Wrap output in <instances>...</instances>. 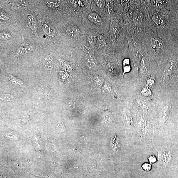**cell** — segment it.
Returning a JSON list of instances; mask_svg holds the SVG:
<instances>
[{"mask_svg": "<svg viewBox=\"0 0 178 178\" xmlns=\"http://www.w3.org/2000/svg\"><path fill=\"white\" fill-rule=\"evenodd\" d=\"M59 27L62 35L72 47L85 46L86 29L83 25L82 17L64 16L61 18Z\"/></svg>", "mask_w": 178, "mask_h": 178, "instance_id": "6da1fadb", "label": "cell"}, {"mask_svg": "<svg viewBox=\"0 0 178 178\" xmlns=\"http://www.w3.org/2000/svg\"><path fill=\"white\" fill-rule=\"evenodd\" d=\"M86 29L91 30L101 34L108 32L111 21L104 13L89 9L82 17Z\"/></svg>", "mask_w": 178, "mask_h": 178, "instance_id": "7a4b0ae2", "label": "cell"}, {"mask_svg": "<svg viewBox=\"0 0 178 178\" xmlns=\"http://www.w3.org/2000/svg\"><path fill=\"white\" fill-rule=\"evenodd\" d=\"M154 142L153 146L158 154L157 168L160 169L166 168L170 165L173 159L172 149L168 145H164L162 141Z\"/></svg>", "mask_w": 178, "mask_h": 178, "instance_id": "3957f363", "label": "cell"}, {"mask_svg": "<svg viewBox=\"0 0 178 178\" xmlns=\"http://www.w3.org/2000/svg\"><path fill=\"white\" fill-rule=\"evenodd\" d=\"M70 4L72 16L82 17L90 8L91 1H67Z\"/></svg>", "mask_w": 178, "mask_h": 178, "instance_id": "277c9868", "label": "cell"}, {"mask_svg": "<svg viewBox=\"0 0 178 178\" xmlns=\"http://www.w3.org/2000/svg\"><path fill=\"white\" fill-rule=\"evenodd\" d=\"M99 33L91 30L86 29L85 46V47L95 53L97 38Z\"/></svg>", "mask_w": 178, "mask_h": 178, "instance_id": "5b68a950", "label": "cell"}, {"mask_svg": "<svg viewBox=\"0 0 178 178\" xmlns=\"http://www.w3.org/2000/svg\"><path fill=\"white\" fill-rule=\"evenodd\" d=\"M120 32V28L118 23L114 20L111 21L107 37L112 46L117 41Z\"/></svg>", "mask_w": 178, "mask_h": 178, "instance_id": "8992f818", "label": "cell"}, {"mask_svg": "<svg viewBox=\"0 0 178 178\" xmlns=\"http://www.w3.org/2000/svg\"><path fill=\"white\" fill-rule=\"evenodd\" d=\"M177 67V63L176 61L172 60L169 61L164 69L162 81L163 83L176 70Z\"/></svg>", "mask_w": 178, "mask_h": 178, "instance_id": "52a82bcc", "label": "cell"}, {"mask_svg": "<svg viewBox=\"0 0 178 178\" xmlns=\"http://www.w3.org/2000/svg\"><path fill=\"white\" fill-rule=\"evenodd\" d=\"M34 47L33 45L31 44L23 43L19 47L15 53L16 57L20 58L22 57L27 54L33 51Z\"/></svg>", "mask_w": 178, "mask_h": 178, "instance_id": "ba28073f", "label": "cell"}, {"mask_svg": "<svg viewBox=\"0 0 178 178\" xmlns=\"http://www.w3.org/2000/svg\"><path fill=\"white\" fill-rule=\"evenodd\" d=\"M106 1L93 0L91 1L90 8L92 10L104 13Z\"/></svg>", "mask_w": 178, "mask_h": 178, "instance_id": "9c48e42d", "label": "cell"}, {"mask_svg": "<svg viewBox=\"0 0 178 178\" xmlns=\"http://www.w3.org/2000/svg\"><path fill=\"white\" fill-rule=\"evenodd\" d=\"M39 94L41 98L46 100H49L52 96V91L50 89L44 85H42L39 88Z\"/></svg>", "mask_w": 178, "mask_h": 178, "instance_id": "30bf717a", "label": "cell"}, {"mask_svg": "<svg viewBox=\"0 0 178 178\" xmlns=\"http://www.w3.org/2000/svg\"><path fill=\"white\" fill-rule=\"evenodd\" d=\"M44 68L47 70H50L53 68L54 61L52 56L48 55L46 56L43 62Z\"/></svg>", "mask_w": 178, "mask_h": 178, "instance_id": "8fae6325", "label": "cell"}, {"mask_svg": "<svg viewBox=\"0 0 178 178\" xmlns=\"http://www.w3.org/2000/svg\"><path fill=\"white\" fill-rule=\"evenodd\" d=\"M106 71L113 75H117L120 74V70L116 64L112 62L108 63L105 67Z\"/></svg>", "mask_w": 178, "mask_h": 178, "instance_id": "7c38bea8", "label": "cell"}, {"mask_svg": "<svg viewBox=\"0 0 178 178\" xmlns=\"http://www.w3.org/2000/svg\"><path fill=\"white\" fill-rule=\"evenodd\" d=\"M150 44L153 49L159 51L162 49L164 46V42L161 40L152 37L150 40Z\"/></svg>", "mask_w": 178, "mask_h": 178, "instance_id": "4fadbf2b", "label": "cell"}, {"mask_svg": "<svg viewBox=\"0 0 178 178\" xmlns=\"http://www.w3.org/2000/svg\"><path fill=\"white\" fill-rule=\"evenodd\" d=\"M150 66L147 58L144 57L141 59L140 66V72L142 74H146L149 71Z\"/></svg>", "mask_w": 178, "mask_h": 178, "instance_id": "5bb4252c", "label": "cell"}, {"mask_svg": "<svg viewBox=\"0 0 178 178\" xmlns=\"http://www.w3.org/2000/svg\"><path fill=\"white\" fill-rule=\"evenodd\" d=\"M137 103L142 108L147 110L150 109L151 104L150 102L147 99L144 98H140L137 99Z\"/></svg>", "mask_w": 178, "mask_h": 178, "instance_id": "9a60e30c", "label": "cell"}, {"mask_svg": "<svg viewBox=\"0 0 178 178\" xmlns=\"http://www.w3.org/2000/svg\"><path fill=\"white\" fill-rule=\"evenodd\" d=\"M27 23L29 27L31 30L36 31V21L33 15L28 14L27 17Z\"/></svg>", "mask_w": 178, "mask_h": 178, "instance_id": "2e32d148", "label": "cell"}, {"mask_svg": "<svg viewBox=\"0 0 178 178\" xmlns=\"http://www.w3.org/2000/svg\"><path fill=\"white\" fill-rule=\"evenodd\" d=\"M110 145L112 149L115 152H118L119 151L120 147V143L119 140L117 139L116 135L114 138H112L110 142Z\"/></svg>", "mask_w": 178, "mask_h": 178, "instance_id": "e0dca14e", "label": "cell"}, {"mask_svg": "<svg viewBox=\"0 0 178 178\" xmlns=\"http://www.w3.org/2000/svg\"><path fill=\"white\" fill-rule=\"evenodd\" d=\"M26 1H13L12 3V7L15 9H22L25 8L26 6Z\"/></svg>", "mask_w": 178, "mask_h": 178, "instance_id": "ac0fdd59", "label": "cell"}, {"mask_svg": "<svg viewBox=\"0 0 178 178\" xmlns=\"http://www.w3.org/2000/svg\"><path fill=\"white\" fill-rule=\"evenodd\" d=\"M123 77L124 75L131 71L130 61L129 58H126L124 59L123 61Z\"/></svg>", "mask_w": 178, "mask_h": 178, "instance_id": "d6986e66", "label": "cell"}, {"mask_svg": "<svg viewBox=\"0 0 178 178\" xmlns=\"http://www.w3.org/2000/svg\"><path fill=\"white\" fill-rule=\"evenodd\" d=\"M91 78L94 83L100 87L103 85L104 80L103 77L100 75L95 74L91 75Z\"/></svg>", "mask_w": 178, "mask_h": 178, "instance_id": "ffe728a7", "label": "cell"}, {"mask_svg": "<svg viewBox=\"0 0 178 178\" xmlns=\"http://www.w3.org/2000/svg\"><path fill=\"white\" fill-rule=\"evenodd\" d=\"M44 30L48 36H53L55 34V30L53 27L50 26L49 24H45L43 25Z\"/></svg>", "mask_w": 178, "mask_h": 178, "instance_id": "44dd1931", "label": "cell"}, {"mask_svg": "<svg viewBox=\"0 0 178 178\" xmlns=\"http://www.w3.org/2000/svg\"><path fill=\"white\" fill-rule=\"evenodd\" d=\"M104 122L107 124L111 123L113 120L112 116L111 113L107 111L103 115V117Z\"/></svg>", "mask_w": 178, "mask_h": 178, "instance_id": "7402d4cb", "label": "cell"}, {"mask_svg": "<svg viewBox=\"0 0 178 178\" xmlns=\"http://www.w3.org/2000/svg\"><path fill=\"white\" fill-rule=\"evenodd\" d=\"M13 84L20 86L21 87H25L26 85L25 83L20 79L11 75L10 79Z\"/></svg>", "mask_w": 178, "mask_h": 178, "instance_id": "603a6c76", "label": "cell"}, {"mask_svg": "<svg viewBox=\"0 0 178 178\" xmlns=\"http://www.w3.org/2000/svg\"><path fill=\"white\" fill-rule=\"evenodd\" d=\"M152 19L154 22L158 25H163L164 23V19L161 16L155 15L152 16Z\"/></svg>", "mask_w": 178, "mask_h": 178, "instance_id": "cb8c5ba5", "label": "cell"}, {"mask_svg": "<svg viewBox=\"0 0 178 178\" xmlns=\"http://www.w3.org/2000/svg\"><path fill=\"white\" fill-rule=\"evenodd\" d=\"M14 98V96L12 94H4L1 96V100L2 101H9Z\"/></svg>", "mask_w": 178, "mask_h": 178, "instance_id": "d4e9b609", "label": "cell"}, {"mask_svg": "<svg viewBox=\"0 0 178 178\" xmlns=\"http://www.w3.org/2000/svg\"><path fill=\"white\" fill-rule=\"evenodd\" d=\"M152 164L149 163L145 162L142 164L141 168L145 172H150L152 170Z\"/></svg>", "mask_w": 178, "mask_h": 178, "instance_id": "484cf974", "label": "cell"}, {"mask_svg": "<svg viewBox=\"0 0 178 178\" xmlns=\"http://www.w3.org/2000/svg\"><path fill=\"white\" fill-rule=\"evenodd\" d=\"M141 93L143 96L145 97H149L152 95V91L149 88L145 87L142 89Z\"/></svg>", "mask_w": 178, "mask_h": 178, "instance_id": "4316f807", "label": "cell"}, {"mask_svg": "<svg viewBox=\"0 0 178 178\" xmlns=\"http://www.w3.org/2000/svg\"><path fill=\"white\" fill-rule=\"evenodd\" d=\"M11 38V35L9 32L5 31L1 32V40H7Z\"/></svg>", "mask_w": 178, "mask_h": 178, "instance_id": "83f0119b", "label": "cell"}, {"mask_svg": "<svg viewBox=\"0 0 178 178\" xmlns=\"http://www.w3.org/2000/svg\"><path fill=\"white\" fill-rule=\"evenodd\" d=\"M148 160L149 163L151 164H153L157 162L158 159L154 155H150L148 156Z\"/></svg>", "mask_w": 178, "mask_h": 178, "instance_id": "f1b7e54d", "label": "cell"}, {"mask_svg": "<svg viewBox=\"0 0 178 178\" xmlns=\"http://www.w3.org/2000/svg\"><path fill=\"white\" fill-rule=\"evenodd\" d=\"M146 84L148 87H152L155 84V79L153 77L148 78L146 81Z\"/></svg>", "mask_w": 178, "mask_h": 178, "instance_id": "f546056e", "label": "cell"}, {"mask_svg": "<svg viewBox=\"0 0 178 178\" xmlns=\"http://www.w3.org/2000/svg\"><path fill=\"white\" fill-rule=\"evenodd\" d=\"M66 106L67 108L70 109H73L75 107V102L72 101V100H67L66 103Z\"/></svg>", "mask_w": 178, "mask_h": 178, "instance_id": "4dcf8cb0", "label": "cell"}, {"mask_svg": "<svg viewBox=\"0 0 178 178\" xmlns=\"http://www.w3.org/2000/svg\"><path fill=\"white\" fill-rule=\"evenodd\" d=\"M1 20L6 21L9 19V18L7 15H5L4 13L1 10Z\"/></svg>", "mask_w": 178, "mask_h": 178, "instance_id": "1f68e13d", "label": "cell"}, {"mask_svg": "<svg viewBox=\"0 0 178 178\" xmlns=\"http://www.w3.org/2000/svg\"><path fill=\"white\" fill-rule=\"evenodd\" d=\"M104 89L105 90L109 93L111 92L112 90L111 86L109 85H105L104 87Z\"/></svg>", "mask_w": 178, "mask_h": 178, "instance_id": "d6a6232c", "label": "cell"}, {"mask_svg": "<svg viewBox=\"0 0 178 178\" xmlns=\"http://www.w3.org/2000/svg\"><path fill=\"white\" fill-rule=\"evenodd\" d=\"M59 128L61 129L62 130L65 131L66 130L65 126L64 124L63 123H60L58 125Z\"/></svg>", "mask_w": 178, "mask_h": 178, "instance_id": "836d02e7", "label": "cell"}]
</instances>
